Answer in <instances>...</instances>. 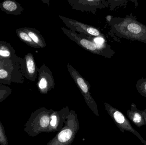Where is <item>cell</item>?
I'll return each mask as SVG.
<instances>
[{"instance_id":"obj_2","label":"cell","mask_w":146,"mask_h":145,"mask_svg":"<svg viewBox=\"0 0 146 145\" xmlns=\"http://www.w3.org/2000/svg\"><path fill=\"white\" fill-rule=\"evenodd\" d=\"M65 125L47 145H70L74 141L80 129V124L77 115L74 111L66 108Z\"/></svg>"},{"instance_id":"obj_7","label":"cell","mask_w":146,"mask_h":145,"mask_svg":"<svg viewBox=\"0 0 146 145\" xmlns=\"http://www.w3.org/2000/svg\"><path fill=\"white\" fill-rule=\"evenodd\" d=\"M38 87L40 93L44 94L48 93L54 88L55 82L54 77L49 68L44 64L38 70Z\"/></svg>"},{"instance_id":"obj_10","label":"cell","mask_w":146,"mask_h":145,"mask_svg":"<svg viewBox=\"0 0 146 145\" xmlns=\"http://www.w3.org/2000/svg\"><path fill=\"white\" fill-rule=\"evenodd\" d=\"M23 30L27 33L32 40L40 48H44L46 47L45 40L38 31L36 29L30 28H25Z\"/></svg>"},{"instance_id":"obj_9","label":"cell","mask_w":146,"mask_h":145,"mask_svg":"<svg viewBox=\"0 0 146 145\" xmlns=\"http://www.w3.org/2000/svg\"><path fill=\"white\" fill-rule=\"evenodd\" d=\"M25 66L27 76L30 80L34 81L36 78L38 70L36 65L33 54H28L25 56Z\"/></svg>"},{"instance_id":"obj_13","label":"cell","mask_w":146,"mask_h":145,"mask_svg":"<svg viewBox=\"0 0 146 145\" xmlns=\"http://www.w3.org/2000/svg\"><path fill=\"white\" fill-rule=\"evenodd\" d=\"M2 7L5 10L9 12L15 11L17 9V5L15 2L12 1H4L2 3Z\"/></svg>"},{"instance_id":"obj_15","label":"cell","mask_w":146,"mask_h":145,"mask_svg":"<svg viewBox=\"0 0 146 145\" xmlns=\"http://www.w3.org/2000/svg\"><path fill=\"white\" fill-rule=\"evenodd\" d=\"M8 73L6 70H0V78L3 79L7 77Z\"/></svg>"},{"instance_id":"obj_11","label":"cell","mask_w":146,"mask_h":145,"mask_svg":"<svg viewBox=\"0 0 146 145\" xmlns=\"http://www.w3.org/2000/svg\"><path fill=\"white\" fill-rule=\"evenodd\" d=\"M17 34L20 39L27 43V45L35 48H40V47L33 41L29 35L23 29L17 31Z\"/></svg>"},{"instance_id":"obj_8","label":"cell","mask_w":146,"mask_h":145,"mask_svg":"<svg viewBox=\"0 0 146 145\" xmlns=\"http://www.w3.org/2000/svg\"><path fill=\"white\" fill-rule=\"evenodd\" d=\"M127 115L129 120L138 127L146 125L141 111L139 110L134 103H132L131 109L127 111Z\"/></svg>"},{"instance_id":"obj_12","label":"cell","mask_w":146,"mask_h":145,"mask_svg":"<svg viewBox=\"0 0 146 145\" xmlns=\"http://www.w3.org/2000/svg\"><path fill=\"white\" fill-rule=\"evenodd\" d=\"M136 87L138 92L146 98V78L139 80L136 83Z\"/></svg>"},{"instance_id":"obj_4","label":"cell","mask_w":146,"mask_h":145,"mask_svg":"<svg viewBox=\"0 0 146 145\" xmlns=\"http://www.w3.org/2000/svg\"><path fill=\"white\" fill-rule=\"evenodd\" d=\"M67 66L70 75L80 89L88 106L96 116H99L98 106L90 93V84L70 64L68 63Z\"/></svg>"},{"instance_id":"obj_6","label":"cell","mask_w":146,"mask_h":145,"mask_svg":"<svg viewBox=\"0 0 146 145\" xmlns=\"http://www.w3.org/2000/svg\"><path fill=\"white\" fill-rule=\"evenodd\" d=\"M63 23L68 28L71 29V30L74 31L81 32L89 36L100 37L104 38V35L100 30L98 28L86 24L77 20L71 19L66 17L60 16Z\"/></svg>"},{"instance_id":"obj_1","label":"cell","mask_w":146,"mask_h":145,"mask_svg":"<svg viewBox=\"0 0 146 145\" xmlns=\"http://www.w3.org/2000/svg\"><path fill=\"white\" fill-rule=\"evenodd\" d=\"M113 24V30L119 36L132 41L146 43V26L138 22L136 18L127 16L123 18H116Z\"/></svg>"},{"instance_id":"obj_3","label":"cell","mask_w":146,"mask_h":145,"mask_svg":"<svg viewBox=\"0 0 146 145\" xmlns=\"http://www.w3.org/2000/svg\"><path fill=\"white\" fill-rule=\"evenodd\" d=\"M63 32L73 41L88 52L106 58H110L114 53V51L106 43L96 44L88 38L86 35L78 34L71 30L62 28Z\"/></svg>"},{"instance_id":"obj_5","label":"cell","mask_w":146,"mask_h":145,"mask_svg":"<svg viewBox=\"0 0 146 145\" xmlns=\"http://www.w3.org/2000/svg\"><path fill=\"white\" fill-rule=\"evenodd\" d=\"M104 105L108 114L113 119L116 125L122 133H124L125 131H127L132 133L141 140L142 144L146 145L145 140L132 127L130 122L127 119L123 113L116 108L105 102L104 103Z\"/></svg>"},{"instance_id":"obj_14","label":"cell","mask_w":146,"mask_h":145,"mask_svg":"<svg viewBox=\"0 0 146 145\" xmlns=\"http://www.w3.org/2000/svg\"><path fill=\"white\" fill-rule=\"evenodd\" d=\"M10 55V53L9 50L5 49H0V56L3 57H8Z\"/></svg>"},{"instance_id":"obj_16","label":"cell","mask_w":146,"mask_h":145,"mask_svg":"<svg viewBox=\"0 0 146 145\" xmlns=\"http://www.w3.org/2000/svg\"><path fill=\"white\" fill-rule=\"evenodd\" d=\"M141 113H142L143 117H144L145 121L146 123V108L144 110L141 111Z\"/></svg>"}]
</instances>
